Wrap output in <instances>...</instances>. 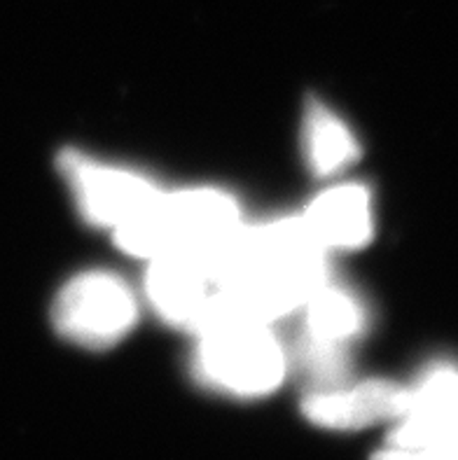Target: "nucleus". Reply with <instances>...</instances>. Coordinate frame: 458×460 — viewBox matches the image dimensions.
Segmentation results:
<instances>
[{"label": "nucleus", "instance_id": "1", "mask_svg": "<svg viewBox=\"0 0 458 460\" xmlns=\"http://www.w3.org/2000/svg\"><path fill=\"white\" fill-rule=\"evenodd\" d=\"M234 314L269 323L302 311L330 280L328 252L313 243L300 216L241 225L218 245Z\"/></svg>", "mask_w": 458, "mask_h": 460}, {"label": "nucleus", "instance_id": "6", "mask_svg": "<svg viewBox=\"0 0 458 460\" xmlns=\"http://www.w3.org/2000/svg\"><path fill=\"white\" fill-rule=\"evenodd\" d=\"M139 323V299L127 280L111 271H82L64 283L52 304V325L70 344L105 350Z\"/></svg>", "mask_w": 458, "mask_h": 460}, {"label": "nucleus", "instance_id": "4", "mask_svg": "<svg viewBox=\"0 0 458 460\" xmlns=\"http://www.w3.org/2000/svg\"><path fill=\"white\" fill-rule=\"evenodd\" d=\"M148 264L146 297L168 325L197 334L237 315L218 248L171 252Z\"/></svg>", "mask_w": 458, "mask_h": 460}, {"label": "nucleus", "instance_id": "9", "mask_svg": "<svg viewBox=\"0 0 458 460\" xmlns=\"http://www.w3.org/2000/svg\"><path fill=\"white\" fill-rule=\"evenodd\" d=\"M304 227L320 251H358L374 234V204L367 185L342 182L323 190L309 201Z\"/></svg>", "mask_w": 458, "mask_h": 460}, {"label": "nucleus", "instance_id": "7", "mask_svg": "<svg viewBox=\"0 0 458 460\" xmlns=\"http://www.w3.org/2000/svg\"><path fill=\"white\" fill-rule=\"evenodd\" d=\"M58 171L68 182L77 210L94 227H120L150 208L162 194L148 175L101 164L76 150L58 155Z\"/></svg>", "mask_w": 458, "mask_h": 460}, {"label": "nucleus", "instance_id": "8", "mask_svg": "<svg viewBox=\"0 0 458 460\" xmlns=\"http://www.w3.org/2000/svg\"><path fill=\"white\" fill-rule=\"evenodd\" d=\"M407 402V385L370 379L351 385L319 388L302 402V414L325 430H363L383 420H395Z\"/></svg>", "mask_w": 458, "mask_h": 460}, {"label": "nucleus", "instance_id": "10", "mask_svg": "<svg viewBox=\"0 0 458 460\" xmlns=\"http://www.w3.org/2000/svg\"><path fill=\"white\" fill-rule=\"evenodd\" d=\"M302 152L316 178H330L358 162L360 143L330 105L311 96L302 115Z\"/></svg>", "mask_w": 458, "mask_h": 460}, {"label": "nucleus", "instance_id": "2", "mask_svg": "<svg viewBox=\"0 0 458 460\" xmlns=\"http://www.w3.org/2000/svg\"><path fill=\"white\" fill-rule=\"evenodd\" d=\"M241 225L232 194L218 187H187L162 192L150 208L112 229V236L120 251L150 262L171 252L218 248Z\"/></svg>", "mask_w": 458, "mask_h": 460}, {"label": "nucleus", "instance_id": "11", "mask_svg": "<svg viewBox=\"0 0 458 460\" xmlns=\"http://www.w3.org/2000/svg\"><path fill=\"white\" fill-rule=\"evenodd\" d=\"M304 325L300 337L332 349L348 350V344L363 337L367 327L365 304L354 292L325 283L302 306Z\"/></svg>", "mask_w": 458, "mask_h": 460}, {"label": "nucleus", "instance_id": "5", "mask_svg": "<svg viewBox=\"0 0 458 460\" xmlns=\"http://www.w3.org/2000/svg\"><path fill=\"white\" fill-rule=\"evenodd\" d=\"M372 460H458V367L437 362L407 385L402 414Z\"/></svg>", "mask_w": 458, "mask_h": 460}, {"label": "nucleus", "instance_id": "3", "mask_svg": "<svg viewBox=\"0 0 458 460\" xmlns=\"http://www.w3.org/2000/svg\"><path fill=\"white\" fill-rule=\"evenodd\" d=\"M194 376L229 397H265L283 384L288 353L269 323L225 318L194 334Z\"/></svg>", "mask_w": 458, "mask_h": 460}]
</instances>
